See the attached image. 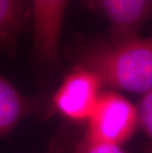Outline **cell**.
<instances>
[{
    "mask_svg": "<svg viewBox=\"0 0 152 153\" xmlns=\"http://www.w3.org/2000/svg\"><path fill=\"white\" fill-rule=\"evenodd\" d=\"M138 126L149 140V153H152V90L142 96L137 106Z\"/></svg>",
    "mask_w": 152,
    "mask_h": 153,
    "instance_id": "cell-8",
    "label": "cell"
},
{
    "mask_svg": "<svg viewBox=\"0 0 152 153\" xmlns=\"http://www.w3.org/2000/svg\"><path fill=\"white\" fill-rule=\"evenodd\" d=\"M86 123V137L121 145L138 126L137 107L116 91L103 92Z\"/></svg>",
    "mask_w": 152,
    "mask_h": 153,
    "instance_id": "cell-3",
    "label": "cell"
},
{
    "mask_svg": "<svg viewBox=\"0 0 152 153\" xmlns=\"http://www.w3.org/2000/svg\"><path fill=\"white\" fill-rule=\"evenodd\" d=\"M109 22V39L122 41L138 37L152 18V0H81Z\"/></svg>",
    "mask_w": 152,
    "mask_h": 153,
    "instance_id": "cell-5",
    "label": "cell"
},
{
    "mask_svg": "<svg viewBox=\"0 0 152 153\" xmlns=\"http://www.w3.org/2000/svg\"><path fill=\"white\" fill-rule=\"evenodd\" d=\"M74 153H125L121 145L97 141L86 136L76 143Z\"/></svg>",
    "mask_w": 152,
    "mask_h": 153,
    "instance_id": "cell-9",
    "label": "cell"
},
{
    "mask_svg": "<svg viewBox=\"0 0 152 153\" xmlns=\"http://www.w3.org/2000/svg\"><path fill=\"white\" fill-rule=\"evenodd\" d=\"M74 60L94 71L104 87L142 95L152 90V36L78 40Z\"/></svg>",
    "mask_w": 152,
    "mask_h": 153,
    "instance_id": "cell-1",
    "label": "cell"
},
{
    "mask_svg": "<svg viewBox=\"0 0 152 153\" xmlns=\"http://www.w3.org/2000/svg\"><path fill=\"white\" fill-rule=\"evenodd\" d=\"M30 21L31 0H0V51L14 54Z\"/></svg>",
    "mask_w": 152,
    "mask_h": 153,
    "instance_id": "cell-7",
    "label": "cell"
},
{
    "mask_svg": "<svg viewBox=\"0 0 152 153\" xmlns=\"http://www.w3.org/2000/svg\"><path fill=\"white\" fill-rule=\"evenodd\" d=\"M104 85L97 74L75 64L64 76L50 101V109L73 123L87 122L102 95Z\"/></svg>",
    "mask_w": 152,
    "mask_h": 153,
    "instance_id": "cell-2",
    "label": "cell"
},
{
    "mask_svg": "<svg viewBox=\"0 0 152 153\" xmlns=\"http://www.w3.org/2000/svg\"><path fill=\"white\" fill-rule=\"evenodd\" d=\"M69 0H31L33 54L41 66L57 67L60 36Z\"/></svg>",
    "mask_w": 152,
    "mask_h": 153,
    "instance_id": "cell-4",
    "label": "cell"
},
{
    "mask_svg": "<svg viewBox=\"0 0 152 153\" xmlns=\"http://www.w3.org/2000/svg\"><path fill=\"white\" fill-rule=\"evenodd\" d=\"M41 99L25 96L0 74V137H7L25 118L41 110Z\"/></svg>",
    "mask_w": 152,
    "mask_h": 153,
    "instance_id": "cell-6",
    "label": "cell"
}]
</instances>
